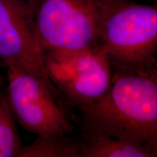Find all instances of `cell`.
I'll return each mask as SVG.
<instances>
[{
  "mask_svg": "<svg viewBox=\"0 0 157 157\" xmlns=\"http://www.w3.org/2000/svg\"><path fill=\"white\" fill-rule=\"evenodd\" d=\"M112 74L103 95L77 108L84 129L157 149V70Z\"/></svg>",
  "mask_w": 157,
  "mask_h": 157,
  "instance_id": "obj_1",
  "label": "cell"
},
{
  "mask_svg": "<svg viewBox=\"0 0 157 157\" xmlns=\"http://www.w3.org/2000/svg\"><path fill=\"white\" fill-rule=\"evenodd\" d=\"M98 45L112 73L157 70L156 4L103 0Z\"/></svg>",
  "mask_w": 157,
  "mask_h": 157,
  "instance_id": "obj_2",
  "label": "cell"
},
{
  "mask_svg": "<svg viewBox=\"0 0 157 157\" xmlns=\"http://www.w3.org/2000/svg\"><path fill=\"white\" fill-rule=\"evenodd\" d=\"M36 40L43 53H68L98 45L103 0H32Z\"/></svg>",
  "mask_w": 157,
  "mask_h": 157,
  "instance_id": "obj_3",
  "label": "cell"
},
{
  "mask_svg": "<svg viewBox=\"0 0 157 157\" xmlns=\"http://www.w3.org/2000/svg\"><path fill=\"white\" fill-rule=\"evenodd\" d=\"M51 83L62 101L78 108L105 93L112 82V70L99 46L68 53H44Z\"/></svg>",
  "mask_w": 157,
  "mask_h": 157,
  "instance_id": "obj_4",
  "label": "cell"
},
{
  "mask_svg": "<svg viewBox=\"0 0 157 157\" xmlns=\"http://www.w3.org/2000/svg\"><path fill=\"white\" fill-rule=\"evenodd\" d=\"M7 100L15 119L29 132L69 135L74 130L61 99L34 74L9 66Z\"/></svg>",
  "mask_w": 157,
  "mask_h": 157,
  "instance_id": "obj_5",
  "label": "cell"
},
{
  "mask_svg": "<svg viewBox=\"0 0 157 157\" xmlns=\"http://www.w3.org/2000/svg\"><path fill=\"white\" fill-rule=\"evenodd\" d=\"M0 58L6 67L42 78L60 98L47 74L44 53L35 36L32 0H0Z\"/></svg>",
  "mask_w": 157,
  "mask_h": 157,
  "instance_id": "obj_6",
  "label": "cell"
},
{
  "mask_svg": "<svg viewBox=\"0 0 157 157\" xmlns=\"http://www.w3.org/2000/svg\"><path fill=\"white\" fill-rule=\"evenodd\" d=\"M80 142V157H156L157 149L135 144L104 133L84 130Z\"/></svg>",
  "mask_w": 157,
  "mask_h": 157,
  "instance_id": "obj_7",
  "label": "cell"
},
{
  "mask_svg": "<svg viewBox=\"0 0 157 157\" xmlns=\"http://www.w3.org/2000/svg\"><path fill=\"white\" fill-rule=\"evenodd\" d=\"M19 157H80V142L68 135H37L32 143L23 146Z\"/></svg>",
  "mask_w": 157,
  "mask_h": 157,
  "instance_id": "obj_8",
  "label": "cell"
},
{
  "mask_svg": "<svg viewBox=\"0 0 157 157\" xmlns=\"http://www.w3.org/2000/svg\"><path fill=\"white\" fill-rule=\"evenodd\" d=\"M22 147L7 95H0V157H19Z\"/></svg>",
  "mask_w": 157,
  "mask_h": 157,
  "instance_id": "obj_9",
  "label": "cell"
},
{
  "mask_svg": "<svg viewBox=\"0 0 157 157\" xmlns=\"http://www.w3.org/2000/svg\"><path fill=\"white\" fill-rule=\"evenodd\" d=\"M152 1H154V2H156L157 0H152Z\"/></svg>",
  "mask_w": 157,
  "mask_h": 157,
  "instance_id": "obj_10",
  "label": "cell"
},
{
  "mask_svg": "<svg viewBox=\"0 0 157 157\" xmlns=\"http://www.w3.org/2000/svg\"><path fill=\"white\" fill-rule=\"evenodd\" d=\"M0 80H1V76H0Z\"/></svg>",
  "mask_w": 157,
  "mask_h": 157,
  "instance_id": "obj_11",
  "label": "cell"
}]
</instances>
